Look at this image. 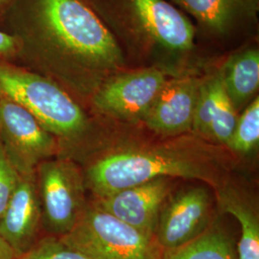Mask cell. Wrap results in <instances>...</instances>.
Returning <instances> with one entry per match:
<instances>
[{
    "mask_svg": "<svg viewBox=\"0 0 259 259\" xmlns=\"http://www.w3.org/2000/svg\"><path fill=\"white\" fill-rule=\"evenodd\" d=\"M17 38L14 62L91 100L124 56L111 31L81 0H14L0 19Z\"/></svg>",
    "mask_w": 259,
    "mask_h": 259,
    "instance_id": "1",
    "label": "cell"
},
{
    "mask_svg": "<svg viewBox=\"0 0 259 259\" xmlns=\"http://www.w3.org/2000/svg\"><path fill=\"white\" fill-rule=\"evenodd\" d=\"M221 162L217 151L187 138L107 154L92 160L83 173L87 189L102 198L157 178L197 179L217 186Z\"/></svg>",
    "mask_w": 259,
    "mask_h": 259,
    "instance_id": "2",
    "label": "cell"
},
{
    "mask_svg": "<svg viewBox=\"0 0 259 259\" xmlns=\"http://www.w3.org/2000/svg\"><path fill=\"white\" fill-rule=\"evenodd\" d=\"M0 99L29 111L59 141L62 157L77 161L87 148L93 133L92 120L80 102L53 80L0 60Z\"/></svg>",
    "mask_w": 259,
    "mask_h": 259,
    "instance_id": "3",
    "label": "cell"
},
{
    "mask_svg": "<svg viewBox=\"0 0 259 259\" xmlns=\"http://www.w3.org/2000/svg\"><path fill=\"white\" fill-rule=\"evenodd\" d=\"M91 259H162L155 238L88 204L71 232L61 237Z\"/></svg>",
    "mask_w": 259,
    "mask_h": 259,
    "instance_id": "4",
    "label": "cell"
},
{
    "mask_svg": "<svg viewBox=\"0 0 259 259\" xmlns=\"http://www.w3.org/2000/svg\"><path fill=\"white\" fill-rule=\"evenodd\" d=\"M35 176L44 232L63 237L89 204L83 168L69 157H58L41 162Z\"/></svg>",
    "mask_w": 259,
    "mask_h": 259,
    "instance_id": "5",
    "label": "cell"
},
{
    "mask_svg": "<svg viewBox=\"0 0 259 259\" xmlns=\"http://www.w3.org/2000/svg\"><path fill=\"white\" fill-rule=\"evenodd\" d=\"M0 143L20 176L34 174L41 162L62 157L55 137L29 111L7 99H0Z\"/></svg>",
    "mask_w": 259,
    "mask_h": 259,
    "instance_id": "6",
    "label": "cell"
},
{
    "mask_svg": "<svg viewBox=\"0 0 259 259\" xmlns=\"http://www.w3.org/2000/svg\"><path fill=\"white\" fill-rule=\"evenodd\" d=\"M166 81L165 72L157 67L117 73L107 79L90 101L101 114L130 122L143 120Z\"/></svg>",
    "mask_w": 259,
    "mask_h": 259,
    "instance_id": "7",
    "label": "cell"
},
{
    "mask_svg": "<svg viewBox=\"0 0 259 259\" xmlns=\"http://www.w3.org/2000/svg\"><path fill=\"white\" fill-rule=\"evenodd\" d=\"M168 198L159 213L156 232L162 250L185 245L210 226L211 199L204 187L185 189Z\"/></svg>",
    "mask_w": 259,
    "mask_h": 259,
    "instance_id": "8",
    "label": "cell"
},
{
    "mask_svg": "<svg viewBox=\"0 0 259 259\" xmlns=\"http://www.w3.org/2000/svg\"><path fill=\"white\" fill-rule=\"evenodd\" d=\"M170 191L169 178H157L102 198H96L93 204L156 239L158 216Z\"/></svg>",
    "mask_w": 259,
    "mask_h": 259,
    "instance_id": "9",
    "label": "cell"
},
{
    "mask_svg": "<svg viewBox=\"0 0 259 259\" xmlns=\"http://www.w3.org/2000/svg\"><path fill=\"white\" fill-rule=\"evenodd\" d=\"M201 82L195 76L167 79L143 119L147 127L164 137L192 131Z\"/></svg>",
    "mask_w": 259,
    "mask_h": 259,
    "instance_id": "10",
    "label": "cell"
},
{
    "mask_svg": "<svg viewBox=\"0 0 259 259\" xmlns=\"http://www.w3.org/2000/svg\"><path fill=\"white\" fill-rule=\"evenodd\" d=\"M42 235L45 232L35 173L20 176L0 217V236L8 243L18 257Z\"/></svg>",
    "mask_w": 259,
    "mask_h": 259,
    "instance_id": "11",
    "label": "cell"
},
{
    "mask_svg": "<svg viewBox=\"0 0 259 259\" xmlns=\"http://www.w3.org/2000/svg\"><path fill=\"white\" fill-rule=\"evenodd\" d=\"M139 29L154 42L171 51L194 47L195 30L190 20L164 0H126Z\"/></svg>",
    "mask_w": 259,
    "mask_h": 259,
    "instance_id": "12",
    "label": "cell"
},
{
    "mask_svg": "<svg viewBox=\"0 0 259 259\" xmlns=\"http://www.w3.org/2000/svg\"><path fill=\"white\" fill-rule=\"evenodd\" d=\"M238 112L225 91L220 71L201 82L192 132L200 138L228 146Z\"/></svg>",
    "mask_w": 259,
    "mask_h": 259,
    "instance_id": "13",
    "label": "cell"
},
{
    "mask_svg": "<svg viewBox=\"0 0 259 259\" xmlns=\"http://www.w3.org/2000/svg\"><path fill=\"white\" fill-rule=\"evenodd\" d=\"M207 31L216 35L231 32L243 19L254 16L257 0H173Z\"/></svg>",
    "mask_w": 259,
    "mask_h": 259,
    "instance_id": "14",
    "label": "cell"
},
{
    "mask_svg": "<svg viewBox=\"0 0 259 259\" xmlns=\"http://www.w3.org/2000/svg\"><path fill=\"white\" fill-rule=\"evenodd\" d=\"M219 71L225 91L238 112L258 90V50L248 48L231 56Z\"/></svg>",
    "mask_w": 259,
    "mask_h": 259,
    "instance_id": "15",
    "label": "cell"
},
{
    "mask_svg": "<svg viewBox=\"0 0 259 259\" xmlns=\"http://www.w3.org/2000/svg\"><path fill=\"white\" fill-rule=\"evenodd\" d=\"M218 200L223 210L232 214L240 225L237 259H259V221L255 209L246 197L231 187L219 189Z\"/></svg>",
    "mask_w": 259,
    "mask_h": 259,
    "instance_id": "16",
    "label": "cell"
},
{
    "mask_svg": "<svg viewBox=\"0 0 259 259\" xmlns=\"http://www.w3.org/2000/svg\"><path fill=\"white\" fill-rule=\"evenodd\" d=\"M162 259H237L233 241L216 224L183 246L162 251Z\"/></svg>",
    "mask_w": 259,
    "mask_h": 259,
    "instance_id": "17",
    "label": "cell"
},
{
    "mask_svg": "<svg viewBox=\"0 0 259 259\" xmlns=\"http://www.w3.org/2000/svg\"><path fill=\"white\" fill-rule=\"evenodd\" d=\"M259 141V100H254L238 115L232 139L227 147L239 154H249Z\"/></svg>",
    "mask_w": 259,
    "mask_h": 259,
    "instance_id": "18",
    "label": "cell"
},
{
    "mask_svg": "<svg viewBox=\"0 0 259 259\" xmlns=\"http://www.w3.org/2000/svg\"><path fill=\"white\" fill-rule=\"evenodd\" d=\"M15 259H91L65 243L61 237L45 234Z\"/></svg>",
    "mask_w": 259,
    "mask_h": 259,
    "instance_id": "19",
    "label": "cell"
},
{
    "mask_svg": "<svg viewBox=\"0 0 259 259\" xmlns=\"http://www.w3.org/2000/svg\"><path fill=\"white\" fill-rule=\"evenodd\" d=\"M20 175L10 163L0 143V217L19 183Z\"/></svg>",
    "mask_w": 259,
    "mask_h": 259,
    "instance_id": "20",
    "label": "cell"
},
{
    "mask_svg": "<svg viewBox=\"0 0 259 259\" xmlns=\"http://www.w3.org/2000/svg\"><path fill=\"white\" fill-rule=\"evenodd\" d=\"M19 54L17 38L6 31L0 30V60L15 62Z\"/></svg>",
    "mask_w": 259,
    "mask_h": 259,
    "instance_id": "21",
    "label": "cell"
},
{
    "mask_svg": "<svg viewBox=\"0 0 259 259\" xmlns=\"http://www.w3.org/2000/svg\"><path fill=\"white\" fill-rule=\"evenodd\" d=\"M17 257L15 251L8 243L0 236V259H15Z\"/></svg>",
    "mask_w": 259,
    "mask_h": 259,
    "instance_id": "22",
    "label": "cell"
},
{
    "mask_svg": "<svg viewBox=\"0 0 259 259\" xmlns=\"http://www.w3.org/2000/svg\"><path fill=\"white\" fill-rule=\"evenodd\" d=\"M13 2L14 0H0V19Z\"/></svg>",
    "mask_w": 259,
    "mask_h": 259,
    "instance_id": "23",
    "label": "cell"
}]
</instances>
